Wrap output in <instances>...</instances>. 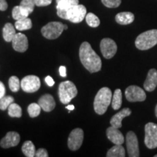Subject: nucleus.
<instances>
[{"label":"nucleus","instance_id":"1","mask_svg":"<svg viewBox=\"0 0 157 157\" xmlns=\"http://www.w3.org/2000/svg\"><path fill=\"white\" fill-rule=\"evenodd\" d=\"M79 58L84 67L90 73L101 71L102 61L99 56L96 53L87 42H84L79 48Z\"/></svg>","mask_w":157,"mask_h":157},{"label":"nucleus","instance_id":"2","mask_svg":"<svg viewBox=\"0 0 157 157\" xmlns=\"http://www.w3.org/2000/svg\"><path fill=\"white\" fill-rule=\"evenodd\" d=\"M112 93L109 87H103L98 92L94 100V110L98 114L103 115L106 112L112 100Z\"/></svg>","mask_w":157,"mask_h":157},{"label":"nucleus","instance_id":"3","mask_svg":"<svg viewBox=\"0 0 157 157\" xmlns=\"http://www.w3.org/2000/svg\"><path fill=\"white\" fill-rule=\"evenodd\" d=\"M157 44V29H151L140 34L135 39V46L140 50H147Z\"/></svg>","mask_w":157,"mask_h":157},{"label":"nucleus","instance_id":"4","mask_svg":"<svg viewBox=\"0 0 157 157\" xmlns=\"http://www.w3.org/2000/svg\"><path fill=\"white\" fill-rule=\"evenodd\" d=\"M77 89L73 82L65 81L60 84L58 88L59 99L63 104L69 103L77 95Z\"/></svg>","mask_w":157,"mask_h":157},{"label":"nucleus","instance_id":"5","mask_svg":"<svg viewBox=\"0 0 157 157\" xmlns=\"http://www.w3.org/2000/svg\"><path fill=\"white\" fill-rule=\"evenodd\" d=\"M64 31V24L60 22H50L43 26L41 32L44 38L56 39L58 38Z\"/></svg>","mask_w":157,"mask_h":157},{"label":"nucleus","instance_id":"6","mask_svg":"<svg viewBox=\"0 0 157 157\" xmlns=\"http://www.w3.org/2000/svg\"><path fill=\"white\" fill-rule=\"evenodd\" d=\"M87 15V9L82 5H74L68 9L66 13V20L71 23H81Z\"/></svg>","mask_w":157,"mask_h":157},{"label":"nucleus","instance_id":"7","mask_svg":"<svg viewBox=\"0 0 157 157\" xmlns=\"http://www.w3.org/2000/svg\"><path fill=\"white\" fill-rule=\"evenodd\" d=\"M144 143L148 148H157V124L153 122L147 123L145 126Z\"/></svg>","mask_w":157,"mask_h":157},{"label":"nucleus","instance_id":"8","mask_svg":"<svg viewBox=\"0 0 157 157\" xmlns=\"http://www.w3.org/2000/svg\"><path fill=\"white\" fill-rule=\"evenodd\" d=\"M21 86L22 90L25 93H34L40 88V79L38 76L34 75L26 76L21 80Z\"/></svg>","mask_w":157,"mask_h":157},{"label":"nucleus","instance_id":"9","mask_svg":"<svg viewBox=\"0 0 157 157\" xmlns=\"http://www.w3.org/2000/svg\"><path fill=\"white\" fill-rule=\"evenodd\" d=\"M125 96L129 102H142L146 99V94L144 90L136 85L127 87L125 90Z\"/></svg>","mask_w":157,"mask_h":157},{"label":"nucleus","instance_id":"10","mask_svg":"<svg viewBox=\"0 0 157 157\" xmlns=\"http://www.w3.org/2000/svg\"><path fill=\"white\" fill-rule=\"evenodd\" d=\"M84 140V132L82 129L76 128L71 131L68 139V146L71 151L78 150L82 146Z\"/></svg>","mask_w":157,"mask_h":157},{"label":"nucleus","instance_id":"11","mask_svg":"<svg viewBox=\"0 0 157 157\" xmlns=\"http://www.w3.org/2000/svg\"><path fill=\"white\" fill-rule=\"evenodd\" d=\"M100 48L103 57L106 59H111L117 52V45L113 39L104 38L101 40Z\"/></svg>","mask_w":157,"mask_h":157},{"label":"nucleus","instance_id":"12","mask_svg":"<svg viewBox=\"0 0 157 157\" xmlns=\"http://www.w3.org/2000/svg\"><path fill=\"white\" fill-rule=\"evenodd\" d=\"M126 145L127 153L129 157L140 156L138 140H137V137L135 133L132 131H129L127 132L126 136Z\"/></svg>","mask_w":157,"mask_h":157},{"label":"nucleus","instance_id":"13","mask_svg":"<svg viewBox=\"0 0 157 157\" xmlns=\"http://www.w3.org/2000/svg\"><path fill=\"white\" fill-rule=\"evenodd\" d=\"M13 48L15 51L19 52H24L29 48L28 39L25 34L22 33H17L15 35L12 40Z\"/></svg>","mask_w":157,"mask_h":157},{"label":"nucleus","instance_id":"14","mask_svg":"<svg viewBox=\"0 0 157 157\" xmlns=\"http://www.w3.org/2000/svg\"><path fill=\"white\" fill-rule=\"evenodd\" d=\"M57 15L63 19L66 20V13L68 8L78 5V0H56Z\"/></svg>","mask_w":157,"mask_h":157},{"label":"nucleus","instance_id":"15","mask_svg":"<svg viewBox=\"0 0 157 157\" xmlns=\"http://www.w3.org/2000/svg\"><path fill=\"white\" fill-rule=\"evenodd\" d=\"M21 140V136L16 132H7L0 142V146L3 148H9L18 145Z\"/></svg>","mask_w":157,"mask_h":157},{"label":"nucleus","instance_id":"16","mask_svg":"<svg viewBox=\"0 0 157 157\" xmlns=\"http://www.w3.org/2000/svg\"><path fill=\"white\" fill-rule=\"evenodd\" d=\"M106 135L108 139L114 143L115 145H122L124 143V137L119 129L113 127H110L106 130Z\"/></svg>","mask_w":157,"mask_h":157},{"label":"nucleus","instance_id":"17","mask_svg":"<svg viewBox=\"0 0 157 157\" xmlns=\"http://www.w3.org/2000/svg\"><path fill=\"white\" fill-rule=\"evenodd\" d=\"M131 113H132V111L129 108H125V109H122L121 111L113 116L111 119V121H110L111 125L113 127H116V128H121L122 127L121 121H122L124 118L129 117Z\"/></svg>","mask_w":157,"mask_h":157},{"label":"nucleus","instance_id":"18","mask_svg":"<svg viewBox=\"0 0 157 157\" xmlns=\"http://www.w3.org/2000/svg\"><path fill=\"white\" fill-rule=\"evenodd\" d=\"M39 105L42 109L46 112H50L56 107V101L52 95L50 94H45L39 98L38 101Z\"/></svg>","mask_w":157,"mask_h":157},{"label":"nucleus","instance_id":"19","mask_svg":"<svg viewBox=\"0 0 157 157\" xmlns=\"http://www.w3.org/2000/svg\"><path fill=\"white\" fill-rule=\"evenodd\" d=\"M157 86V71L154 68L149 70L146 79L143 84L145 90L148 92H152Z\"/></svg>","mask_w":157,"mask_h":157},{"label":"nucleus","instance_id":"20","mask_svg":"<svg viewBox=\"0 0 157 157\" xmlns=\"http://www.w3.org/2000/svg\"><path fill=\"white\" fill-rule=\"evenodd\" d=\"M115 20L120 25H128L134 21L135 15L130 12H122L116 15Z\"/></svg>","mask_w":157,"mask_h":157},{"label":"nucleus","instance_id":"21","mask_svg":"<svg viewBox=\"0 0 157 157\" xmlns=\"http://www.w3.org/2000/svg\"><path fill=\"white\" fill-rule=\"evenodd\" d=\"M2 34H3V38L6 42H12L13 39L14 38L15 35L16 34V33H15V29L12 23H6L3 28Z\"/></svg>","mask_w":157,"mask_h":157},{"label":"nucleus","instance_id":"22","mask_svg":"<svg viewBox=\"0 0 157 157\" xmlns=\"http://www.w3.org/2000/svg\"><path fill=\"white\" fill-rule=\"evenodd\" d=\"M107 157H124L125 149L121 145H115L108 151Z\"/></svg>","mask_w":157,"mask_h":157},{"label":"nucleus","instance_id":"23","mask_svg":"<svg viewBox=\"0 0 157 157\" xmlns=\"http://www.w3.org/2000/svg\"><path fill=\"white\" fill-rule=\"evenodd\" d=\"M122 104V93L120 89H117L115 90L111 100V105L113 110L119 109Z\"/></svg>","mask_w":157,"mask_h":157},{"label":"nucleus","instance_id":"24","mask_svg":"<svg viewBox=\"0 0 157 157\" xmlns=\"http://www.w3.org/2000/svg\"><path fill=\"white\" fill-rule=\"evenodd\" d=\"M22 151L23 154L27 157H34L36 154L35 146L31 141L27 140L23 143L22 146Z\"/></svg>","mask_w":157,"mask_h":157},{"label":"nucleus","instance_id":"25","mask_svg":"<svg viewBox=\"0 0 157 157\" xmlns=\"http://www.w3.org/2000/svg\"><path fill=\"white\" fill-rule=\"evenodd\" d=\"M15 29L18 31H25L31 29L32 27V22L31 20L29 17H25V18L18 20L16 21L15 23Z\"/></svg>","mask_w":157,"mask_h":157},{"label":"nucleus","instance_id":"26","mask_svg":"<svg viewBox=\"0 0 157 157\" xmlns=\"http://www.w3.org/2000/svg\"><path fill=\"white\" fill-rule=\"evenodd\" d=\"M7 109H8V114L10 117L21 118L22 116V109L17 103H11Z\"/></svg>","mask_w":157,"mask_h":157},{"label":"nucleus","instance_id":"27","mask_svg":"<svg viewBox=\"0 0 157 157\" xmlns=\"http://www.w3.org/2000/svg\"><path fill=\"white\" fill-rule=\"evenodd\" d=\"M35 3L34 0H22L21 4H20V7L23 11L25 12L28 14H31L33 13L34 10Z\"/></svg>","mask_w":157,"mask_h":157},{"label":"nucleus","instance_id":"28","mask_svg":"<svg viewBox=\"0 0 157 157\" xmlns=\"http://www.w3.org/2000/svg\"><path fill=\"white\" fill-rule=\"evenodd\" d=\"M12 15H13V19L15 21H18V20H21L25 17H28L29 14L26 13L21 9V7L19 6H15L13 7V11H12Z\"/></svg>","mask_w":157,"mask_h":157},{"label":"nucleus","instance_id":"29","mask_svg":"<svg viewBox=\"0 0 157 157\" xmlns=\"http://www.w3.org/2000/svg\"><path fill=\"white\" fill-rule=\"evenodd\" d=\"M85 19L88 25L90 27H93V28H96V27L99 26L100 23H101V21H100L98 17L92 13H87L85 17Z\"/></svg>","mask_w":157,"mask_h":157},{"label":"nucleus","instance_id":"30","mask_svg":"<svg viewBox=\"0 0 157 157\" xmlns=\"http://www.w3.org/2000/svg\"><path fill=\"white\" fill-rule=\"evenodd\" d=\"M41 109H42V108L39 105V103H33L30 104L28 107V112L30 117L35 118L38 117L40 114Z\"/></svg>","mask_w":157,"mask_h":157},{"label":"nucleus","instance_id":"31","mask_svg":"<svg viewBox=\"0 0 157 157\" xmlns=\"http://www.w3.org/2000/svg\"><path fill=\"white\" fill-rule=\"evenodd\" d=\"M9 87L10 89L12 92H16L18 91L21 87V82H20L19 78L15 76H13L10 78L9 79Z\"/></svg>","mask_w":157,"mask_h":157},{"label":"nucleus","instance_id":"32","mask_svg":"<svg viewBox=\"0 0 157 157\" xmlns=\"http://www.w3.org/2000/svg\"><path fill=\"white\" fill-rule=\"evenodd\" d=\"M14 102V98L12 96H4L0 99V109L5 111L8 109L11 103Z\"/></svg>","mask_w":157,"mask_h":157},{"label":"nucleus","instance_id":"33","mask_svg":"<svg viewBox=\"0 0 157 157\" xmlns=\"http://www.w3.org/2000/svg\"><path fill=\"white\" fill-rule=\"evenodd\" d=\"M101 2L109 8H117L121 3V0H101Z\"/></svg>","mask_w":157,"mask_h":157},{"label":"nucleus","instance_id":"34","mask_svg":"<svg viewBox=\"0 0 157 157\" xmlns=\"http://www.w3.org/2000/svg\"><path fill=\"white\" fill-rule=\"evenodd\" d=\"M35 5L37 7H45L52 3V0H34Z\"/></svg>","mask_w":157,"mask_h":157},{"label":"nucleus","instance_id":"35","mask_svg":"<svg viewBox=\"0 0 157 157\" xmlns=\"http://www.w3.org/2000/svg\"><path fill=\"white\" fill-rule=\"evenodd\" d=\"M48 153L44 148L38 149L36 151V154H35V156L36 157H48Z\"/></svg>","mask_w":157,"mask_h":157},{"label":"nucleus","instance_id":"36","mask_svg":"<svg viewBox=\"0 0 157 157\" xmlns=\"http://www.w3.org/2000/svg\"><path fill=\"white\" fill-rule=\"evenodd\" d=\"M8 7V5L6 0H0V10L5 11Z\"/></svg>","mask_w":157,"mask_h":157},{"label":"nucleus","instance_id":"37","mask_svg":"<svg viewBox=\"0 0 157 157\" xmlns=\"http://www.w3.org/2000/svg\"><path fill=\"white\" fill-rule=\"evenodd\" d=\"M45 82H46L47 84L50 87H52V86L55 84V82L53 80V78L51 77L50 76H48L46 78H45Z\"/></svg>","mask_w":157,"mask_h":157},{"label":"nucleus","instance_id":"38","mask_svg":"<svg viewBox=\"0 0 157 157\" xmlns=\"http://www.w3.org/2000/svg\"><path fill=\"white\" fill-rule=\"evenodd\" d=\"M5 95V87L2 82H0V99Z\"/></svg>","mask_w":157,"mask_h":157},{"label":"nucleus","instance_id":"39","mask_svg":"<svg viewBox=\"0 0 157 157\" xmlns=\"http://www.w3.org/2000/svg\"><path fill=\"white\" fill-rule=\"evenodd\" d=\"M59 73H60V75L62 76V77H66V68L63 66H60L59 68Z\"/></svg>","mask_w":157,"mask_h":157},{"label":"nucleus","instance_id":"40","mask_svg":"<svg viewBox=\"0 0 157 157\" xmlns=\"http://www.w3.org/2000/svg\"><path fill=\"white\" fill-rule=\"evenodd\" d=\"M66 108L68 110H69V111H71V110H74V105H68Z\"/></svg>","mask_w":157,"mask_h":157},{"label":"nucleus","instance_id":"41","mask_svg":"<svg viewBox=\"0 0 157 157\" xmlns=\"http://www.w3.org/2000/svg\"><path fill=\"white\" fill-rule=\"evenodd\" d=\"M155 114H156V117H157V104L156 105V108H155Z\"/></svg>","mask_w":157,"mask_h":157},{"label":"nucleus","instance_id":"42","mask_svg":"<svg viewBox=\"0 0 157 157\" xmlns=\"http://www.w3.org/2000/svg\"><path fill=\"white\" fill-rule=\"evenodd\" d=\"M66 29H68V26L66 25H64V30H66Z\"/></svg>","mask_w":157,"mask_h":157},{"label":"nucleus","instance_id":"43","mask_svg":"<svg viewBox=\"0 0 157 157\" xmlns=\"http://www.w3.org/2000/svg\"><path fill=\"white\" fill-rule=\"evenodd\" d=\"M154 157H157V154H156V155H155V156H154Z\"/></svg>","mask_w":157,"mask_h":157}]
</instances>
